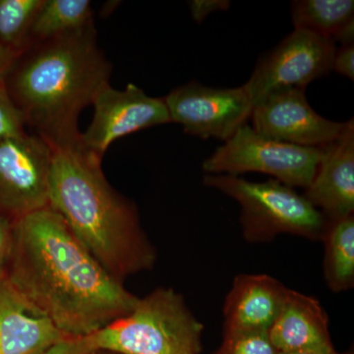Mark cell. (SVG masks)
I'll return each instance as SVG.
<instances>
[{
    "instance_id": "obj_16",
    "label": "cell",
    "mask_w": 354,
    "mask_h": 354,
    "mask_svg": "<svg viewBox=\"0 0 354 354\" xmlns=\"http://www.w3.org/2000/svg\"><path fill=\"white\" fill-rule=\"evenodd\" d=\"M322 241L326 283L333 292L351 290L354 286V216L327 220Z\"/></svg>"
},
{
    "instance_id": "obj_9",
    "label": "cell",
    "mask_w": 354,
    "mask_h": 354,
    "mask_svg": "<svg viewBox=\"0 0 354 354\" xmlns=\"http://www.w3.org/2000/svg\"><path fill=\"white\" fill-rule=\"evenodd\" d=\"M171 122L201 139L227 141L251 118L253 104L243 86L211 88L190 82L162 97Z\"/></svg>"
},
{
    "instance_id": "obj_20",
    "label": "cell",
    "mask_w": 354,
    "mask_h": 354,
    "mask_svg": "<svg viewBox=\"0 0 354 354\" xmlns=\"http://www.w3.org/2000/svg\"><path fill=\"white\" fill-rule=\"evenodd\" d=\"M218 354H278L268 332H239L225 335Z\"/></svg>"
},
{
    "instance_id": "obj_1",
    "label": "cell",
    "mask_w": 354,
    "mask_h": 354,
    "mask_svg": "<svg viewBox=\"0 0 354 354\" xmlns=\"http://www.w3.org/2000/svg\"><path fill=\"white\" fill-rule=\"evenodd\" d=\"M6 278L68 337H88L131 311L128 291L46 207L14 221Z\"/></svg>"
},
{
    "instance_id": "obj_14",
    "label": "cell",
    "mask_w": 354,
    "mask_h": 354,
    "mask_svg": "<svg viewBox=\"0 0 354 354\" xmlns=\"http://www.w3.org/2000/svg\"><path fill=\"white\" fill-rule=\"evenodd\" d=\"M66 337L6 276L0 281V354H41Z\"/></svg>"
},
{
    "instance_id": "obj_24",
    "label": "cell",
    "mask_w": 354,
    "mask_h": 354,
    "mask_svg": "<svg viewBox=\"0 0 354 354\" xmlns=\"http://www.w3.org/2000/svg\"><path fill=\"white\" fill-rule=\"evenodd\" d=\"M230 4L228 0H193L189 8L193 19L201 24L211 14L227 11Z\"/></svg>"
},
{
    "instance_id": "obj_21",
    "label": "cell",
    "mask_w": 354,
    "mask_h": 354,
    "mask_svg": "<svg viewBox=\"0 0 354 354\" xmlns=\"http://www.w3.org/2000/svg\"><path fill=\"white\" fill-rule=\"evenodd\" d=\"M26 132L24 118L7 92L4 80H0V142Z\"/></svg>"
},
{
    "instance_id": "obj_4",
    "label": "cell",
    "mask_w": 354,
    "mask_h": 354,
    "mask_svg": "<svg viewBox=\"0 0 354 354\" xmlns=\"http://www.w3.org/2000/svg\"><path fill=\"white\" fill-rule=\"evenodd\" d=\"M202 323L174 288L139 298L131 311L91 335L97 353L199 354Z\"/></svg>"
},
{
    "instance_id": "obj_26",
    "label": "cell",
    "mask_w": 354,
    "mask_h": 354,
    "mask_svg": "<svg viewBox=\"0 0 354 354\" xmlns=\"http://www.w3.org/2000/svg\"><path fill=\"white\" fill-rule=\"evenodd\" d=\"M16 57L17 55L6 48L0 41V80H4Z\"/></svg>"
},
{
    "instance_id": "obj_10",
    "label": "cell",
    "mask_w": 354,
    "mask_h": 354,
    "mask_svg": "<svg viewBox=\"0 0 354 354\" xmlns=\"http://www.w3.org/2000/svg\"><path fill=\"white\" fill-rule=\"evenodd\" d=\"M92 106L94 118L81 133V142L88 152L101 158L116 140L171 122L162 97H150L134 84H128L122 91L106 85L95 95Z\"/></svg>"
},
{
    "instance_id": "obj_13",
    "label": "cell",
    "mask_w": 354,
    "mask_h": 354,
    "mask_svg": "<svg viewBox=\"0 0 354 354\" xmlns=\"http://www.w3.org/2000/svg\"><path fill=\"white\" fill-rule=\"evenodd\" d=\"M288 291L281 281L268 274H239L223 305L225 335L269 332Z\"/></svg>"
},
{
    "instance_id": "obj_25",
    "label": "cell",
    "mask_w": 354,
    "mask_h": 354,
    "mask_svg": "<svg viewBox=\"0 0 354 354\" xmlns=\"http://www.w3.org/2000/svg\"><path fill=\"white\" fill-rule=\"evenodd\" d=\"M333 70L349 80H354V44H344L335 50Z\"/></svg>"
},
{
    "instance_id": "obj_7",
    "label": "cell",
    "mask_w": 354,
    "mask_h": 354,
    "mask_svg": "<svg viewBox=\"0 0 354 354\" xmlns=\"http://www.w3.org/2000/svg\"><path fill=\"white\" fill-rule=\"evenodd\" d=\"M53 150L32 133L0 142V216L15 221L50 207Z\"/></svg>"
},
{
    "instance_id": "obj_3",
    "label": "cell",
    "mask_w": 354,
    "mask_h": 354,
    "mask_svg": "<svg viewBox=\"0 0 354 354\" xmlns=\"http://www.w3.org/2000/svg\"><path fill=\"white\" fill-rule=\"evenodd\" d=\"M53 150L50 207L72 234L118 281L151 270L155 248L141 227L134 203L114 190L102 158L78 141Z\"/></svg>"
},
{
    "instance_id": "obj_15",
    "label": "cell",
    "mask_w": 354,
    "mask_h": 354,
    "mask_svg": "<svg viewBox=\"0 0 354 354\" xmlns=\"http://www.w3.org/2000/svg\"><path fill=\"white\" fill-rule=\"evenodd\" d=\"M278 353H334L329 319L316 298L288 288L278 317L270 328Z\"/></svg>"
},
{
    "instance_id": "obj_8",
    "label": "cell",
    "mask_w": 354,
    "mask_h": 354,
    "mask_svg": "<svg viewBox=\"0 0 354 354\" xmlns=\"http://www.w3.org/2000/svg\"><path fill=\"white\" fill-rule=\"evenodd\" d=\"M334 41L295 30L259 60L244 88L253 106L283 88H301L333 71Z\"/></svg>"
},
{
    "instance_id": "obj_18",
    "label": "cell",
    "mask_w": 354,
    "mask_h": 354,
    "mask_svg": "<svg viewBox=\"0 0 354 354\" xmlns=\"http://www.w3.org/2000/svg\"><path fill=\"white\" fill-rule=\"evenodd\" d=\"M94 22L88 0H44L30 32V44L76 31Z\"/></svg>"
},
{
    "instance_id": "obj_2",
    "label": "cell",
    "mask_w": 354,
    "mask_h": 354,
    "mask_svg": "<svg viewBox=\"0 0 354 354\" xmlns=\"http://www.w3.org/2000/svg\"><path fill=\"white\" fill-rule=\"evenodd\" d=\"M111 62L95 23L30 44L4 78L7 92L32 130L50 146L78 141V118L109 85Z\"/></svg>"
},
{
    "instance_id": "obj_17",
    "label": "cell",
    "mask_w": 354,
    "mask_h": 354,
    "mask_svg": "<svg viewBox=\"0 0 354 354\" xmlns=\"http://www.w3.org/2000/svg\"><path fill=\"white\" fill-rule=\"evenodd\" d=\"M295 30L312 32L335 41L354 23L353 0H299L291 4Z\"/></svg>"
},
{
    "instance_id": "obj_5",
    "label": "cell",
    "mask_w": 354,
    "mask_h": 354,
    "mask_svg": "<svg viewBox=\"0 0 354 354\" xmlns=\"http://www.w3.org/2000/svg\"><path fill=\"white\" fill-rule=\"evenodd\" d=\"M204 184L241 205L242 232L248 242H269L283 234L322 241L327 218L304 195L276 179L251 183L239 176L207 174Z\"/></svg>"
},
{
    "instance_id": "obj_12",
    "label": "cell",
    "mask_w": 354,
    "mask_h": 354,
    "mask_svg": "<svg viewBox=\"0 0 354 354\" xmlns=\"http://www.w3.org/2000/svg\"><path fill=\"white\" fill-rule=\"evenodd\" d=\"M327 220L353 215L354 122H346L339 138L324 146L322 160L304 195Z\"/></svg>"
},
{
    "instance_id": "obj_27",
    "label": "cell",
    "mask_w": 354,
    "mask_h": 354,
    "mask_svg": "<svg viewBox=\"0 0 354 354\" xmlns=\"http://www.w3.org/2000/svg\"><path fill=\"white\" fill-rule=\"evenodd\" d=\"M278 354H337L334 351V353H278Z\"/></svg>"
},
{
    "instance_id": "obj_28",
    "label": "cell",
    "mask_w": 354,
    "mask_h": 354,
    "mask_svg": "<svg viewBox=\"0 0 354 354\" xmlns=\"http://www.w3.org/2000/svg\"><path fill=\"white\" fill-rule=\"evenodd\" d=\"M95 354H111V353H95Z\"/></svg>"
},
{
    "instance_id": "obj_22",
    "label": "cell",
    "mask_w": 354,
    "mask_h": 354,
    "mask_svg": "<svg viewBox=\"0 0 354 354\" xmlns=\"http://www.w3.org/2000/svg\"><path fill=\"white\" fill-rule=\"evenodd\" d=\"M91 335L80 337H66L41 354H95Z\"/></svg>"
},
{
    "instance_id": "obj_11",
    "label": "cell",
    "mask_w": 354,
    "mask_h": 354,
    "mask_svg": "<svg viewBox=\"0 0 354 354\" xmlns=\"http://www.w3.org/2000/svg\"><path fill=\"white\" fill-rule=\"evenodd\" d=\"M254 131L267 138L302 147L329 145L346 122L326 120L310 106L301 88H283L265 97L251 113Z\"/></svg>"
},
{
    "instance_id": "obj_6",
    "label": "cell",
    "mask_w": 354,
    "mask_h": 354,
    "mask_svg": "<svg viewBox=\"0 0 354 354\" xmlns=\"http://www.w3.org/2000/svg\"><path fill=\"white\" fill-rule=\"evenodd\" d=\"M323 147H302L267 138L244 124L203 162L208 174L261 172L290 187L306 189L322 160Z\"/></svg>"
},
{
    "instance_id": "obj_19",
    "label": "cell",
    "mask_w": 354,
    "mask_h": 354,
    "mask_svg": "<svg viewBox=\"0 0 354 354\" xmlns=\"http://www.w3.org/2000/svg\"><path fill=\"white\" fill-rule=\"evenodd\" d=\"M44 0H0V41L19 55L29 46L30 32Z\"/></svg>"
},
{
    "instance_id": "obj_23",
    "label": "cell",
    "mask_w": 354,
    "mask_h": 354,
    "mask_svg": "<svg viewBox=\"0 0 354 354\" xmlns=\"http://www.w3.org/2000/svg\"><path fill=\"white\" fill-rule=\"evenodd\" d=\"M14 221L0 216V281L6 276L13 246Z\"/></svg>"
}]
</instances>
